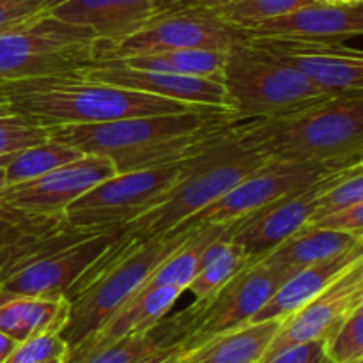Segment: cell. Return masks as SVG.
<instances>
[{"label":"cell","instance_id":"cell-27","mask_svg":"<svg viewBox=\"0 0 363 363\" xmlns=\"http://www.w3.org/2000/svg\"><path fill=\"white\" fill-rule=\"evenodd\" d=\"M227 52L229 50L181 48L152 53V55H138L123 60H112V62L126 64V66L131 67H142V69L167 71V73L186 74V77L218 78V80H222Z\"/></svg>","mask_w":363,"mask_h":363},{"label":"cell","instance_id":"cell-37","mask_svg":"<svg viewBox=\"0 0 363 363\" xmlns=\"http://www.w3.org/2000/svg\"><path fill=\"white\" fill-rule=\"evenodd\" d=\"M323 354H325V342L323 340H311V342L286 347L264 363H308L323 357Z\"/></svg>","mask_w":363,"mask_h":363},{"label":"cell","instance_id":"cell-33","mask_svg":"<svg viewBox=\"0 0 363 363\" xmlns=\"http://www.w3.org/2000/svg\"><path fill=\"white\" fill-rule=\"evenodd\" d=\"M69 346L60 332H46L18 342L6 363H46L66 360Z\"/></svg>","mask_w":363,"mask_h":363},{"label":"cell","instance_id":"cell-41","mask_svg":"<svg viewBox=\"0 0 363 363\" xmlns=\"http://www.w3.org/2000/svg\"><path fill=\"white\" fill-rule=\"evenodd\" d=\"M66 2H69V0H46V13L52 9H55V7L62 6V4H66Z\"/></svg>","mask_w":363,"mask_h":363},{"label":"cell","instance_id":"cell-3","mask_svg":"<svg viewBox=\"0 0 363 363\" xmlns=\"http://www.w3.org/2000/svg\"><path fill=\"white\" fill-rule=\"evenodd\" d=\"M9 110L46 128L99 124L160 113L211 110L184 105L133 89L85 78L82 73L53 74L0 85ZM223 112V110H222Z\"/></svg>","mask_w":363,"mask_h":363},{"label":"cell","instance_id":"cell-38","mask_svg":"<svg viewBox=\"0 0 363 363\" xmlns=\"http://www.w3.org/2000/svg\"><path fill=\"white\" fill-rule=\"evenodd\" d=\"M16 340L11 339L9 335H6L4 332H0V363H6L7 358L11 357V353L16 347Z\"/></svg>","mask_w":363,"mask_h":363},{"label":"cell","instance_id":"cell-35","mask_svg":"<svg viewBox=\"0 0 363 363\" xmlns=\"http://www.w3.org/2000/svg\"><path fill=\"white\" fill-rule=\"evenodd\" d=\"M46 13V0H0V32L13 30Z\"/></svg>","mask_w":363,"mask_h":363},{"label":"cell","instance_id":"cell-25","mask_svg":"<svg viewBox=\"0 0 363 363\" xmlns=\"http://www.w3.org/2000/svg\"><path fill=\"white\" fill-rule=\"evenodd\" d=\"M360 243H363L362 236L305 225L259 261L298 272Z\"/></svg>","mask_w":363,"mask_h":363},{"label":"cell","instance_id":"cell-6","mask_svg":"<svg viewBox=\"0 0 363 363\" xmlns=\"http://www.w3.org/2000/svg\"><path fill=\"white\" fill-rule=\"evenodd\" d=\"M195 229L197 227L190 223H183L170 233L130 248H106L105 254L92 262L64 296L69 303V312L60 335L69 351L87 340L117 308L123 307Z\"/></svg>","mask_w":363,"mask_h":363},{"label":"cell","instance_id":"cell-15","mask_svg":"<svg viewBox=\"0 0 363 363\" xmlns=\"http://www.w3.org/2000/svg\"><path fill=\"white\" fill-rule=\"evenodd\" d=\"M113 174L116 167L110 160L82 155L66 165L50 170L45 176L7 184L0 191V202L30 215L59 216L85 191Z\"/></svg>","mask_w":363,"mask_h":363},{"label":"cell","instance_id":"cell-23","mask_svg":"<svg viewBox=\"0 0 363 363\" xmlns=\"http://www.w3.org/2000/svg\"><path fill=\"white\" fill-rule=\"evenodd\" d=\"M280 325L282 319L247 323L184 354V363H259Z\"/></svg>","mask_w":363,"mask_h":363},{"label":"cell","instance_id":"cell-36","mask_svg":"<svg viewBox=\"0 0 363 363\" xmlns=\"http://www.w3.org/2000/svg\"><path fill=\"white\" fill-rule=\"evenodd\" d=\"M307 225L363 238V202L311 220Z\"/></svg>","mask_w":363,"mask_h":363},{"label":"cell","instance_id":"cell-17","mask_svg":"<svg viewBox=\"0 0 363 363\" xmlns=\"http://www.w3.org/2000/svg\"><path fill=\"white\" fill-rule=\"evenodd\" d=\"M82 74L89 80L147 92L199 108L223 110L230 113L225 87L218 78L186 77V74L167 73V71L142 69L121 62H96L94 66L82 71Z\"/></svg>","mask_w":363,"mask_h":363},{"label":"cell","instance_id":"cell-46","mask_svg":"<svg viewBox=\"0 0 363 363\" xmlns=\"http://www.w3.org/2000/svg\"><path fill=\"white\" fill-rule=\"evenodd\" d=\"M308 363H332V362H330V360H328V358H326V357H325V354H323V357L315 358V360H314V362H308Z\"/></svg>","mask_w":363,"mask_h":363},{"label":"cell","instance_id":"cell-43","mask_svg":"<svg viewBox=\"0 0 363 363\" xmlns=\"http://www.w3.org/2000/svg\"><path fill=\"white\" fill-rule=\"evenodd\" d=\"M9 112H11L9 106H7V103L4 101V98L0 96V116H2V113H9Z\"/></svg>","mask_w":363,"mask_h":363},{"label":"cell","instance_id":"cell-31","mask_svg":"<svg viewBox=\"0 0 363 363\" xmlns=\"http://www.w3.org/2000/svg\"><path fill=\"white\" fill-rule=\"evenodd\" d=\"M360 202H363V163H357V165L342 170L333 179V183L323 191L318 206H315L314 216L311 220L328 215V213L337 211V209L360 204Z\"/></svg>","mask_w":363,"mask_h":363},{"label":"cell","instance_id":"cell-21","mask_svg":"<svg viewBox=\"0 0 363 363\" xmlns=\"http://www.w3.org/2000/svg\"><path fill=\"white\" fill-rule=\"evenodd\" d=\"M160 9L158 0H69L48 13L89 28L98 39H117L133 32Z\"/></svg>","mask_w":363,"mask_h":363},{"label":"cell","instance_id":"cell-11","mask_svg":"<svg viewBox=\"0 0 363 363\" xmlns=\"http://www.w3.org/2000/svg\"><path fill=\"white\" fill-rule=\"evenodd\" d=\"M183 162L116 172L78 197L64 211V220L82 230L121 229L144 213L176 181Z\"/></svg>","mask_w":363,"mask_h":363},{"label":"cell","instance_id":"cell-10","mask_svg":"<svg viewBox=\"0 0 363 363\" xmlns=\"http://www.w3.org/2000/svg\"><path fill=\"white\" fill-rule=\"evenodd\" d=\"M241 34L199 6L162 7L155 16L117 39H96V62L130 59L138 55L170 52L181 48L229 50Z\"/></svg>","mask_w":363,"mask_h":363},{"label":"cell","instance_id":"cell-18","mask_svg":"<svg viewBox=\"0 0 363 363\" xmlns=\"http://www.w3.org/2000/svg\"><path fill=\"white\" fill-rule=\"evenodd\" d=\"M241 39L339 41L363 34V7L312 2L240 32Z\"/></svg>","mask_w":363,"mask_h":363},{"label":"cell","instance_id":"cell-45","mask_svg":"<svg viewBox=\"0 0 363 363\" xmlns=\"http://www.w3.org/2000/svg\"><path fill=\"white\" fill-rule=\"evenodd\" d=\"M160 7H167V6H172V4H177L179 0H158Z\"/></svg>","mask_w":363,"mask_h":363},{"label":"cell","instance_id":"cell-2","mask_svg":"<svg viewBox=\"0 0 363 363\" xmlns=\"http://www.w3.org/2000/svg\"><path fill=\"white\" fill-rule=\"evenodd\" d=\"M238 138L277 160L325 163L363 162V92L321 101L264 119L234 124Z\"/></svg>","mask_w":363,"mask_h":363},{"label":"cell","instance_id":"cell-40","mask_svg":"<svg viewBox=\"0 0 363 363\" xmlns=\"http://www.w3.org/2000/svg\"><path fill=\"white\" fill-rule=\"evenodd\" d=\"M216 2V0H179L177 4H186V6H204V4ZM177 4H172V6H177Z\"/></svg>","mask_w":363,"mask_h":363},{"label":"cell","instance_id":"cell-9","mask_svg":"<svg viewBox=\"0 0 363 363\" xmlns=\"http://www.w3.org/2000/svg\"><path fill=\"white\" fill-rule=\"evenodd\" d=\"M293 269L254 261L223 284L215 294L177 314L184 332L183 351L188 354L208 340L252 321Z\"/></svg>","mask_w":363,"mask_h":363},{"label":"cell","instance_id":"cell-5","mask_svg":"<svg viewBox=\"0 0 363 363\" xmlns=\"http://www.w3.org/2000/svg\"><path fill=\"white\" fill-rule=\"evenodd\" d=\"M119 229L82 230L64 220L25 234L0 248V298H64L67 289L98 261Z\"/></svg>","mask_w":363,"mask_h":363},{"label":"cell","instance_id":"cell-12","mask_svg":"<svg viewBox=\"0 0 363 363\" xmlns=\"http://www.w3.org/2000/svg\"><path fill=\"white\" fill-rule=\"evenodd\" d=\"M363 163V162H362ZM357 165V163H353ZM347 163L291 162L269 158L252 170L225 195L209 204L184 223L194 227L223 225L245 218L250 213L272 204L277 199L301 190L328 174L346 169Z\"/></svg>","mask_w":363,"mask_h":363},{"label":"cell","instance_id":"cell-32","mask_svg":"<svg viewBox=\"0 0 363 363\" xmlns=\"http://www.w3.org/2000/svg\"><path fill=\"white\" fill-rule=\"evenodd\" d=\"M50 130L18 113L0 116V158L48 140Z\"/></svg>","mask_w":363,"mask_h":363},{"label":"cell","instance_id":"cell-42","mask_svg":"<svg viewBox=\"0 0 363 363\" xmlns=\"http://www.w3.org/2000/svg\"><path fill=\"white\" fill-rule=\"evenodd\" d=\"M6 169H4V156L0 158V191L6 188Z\"/></svg>","mask_w":363,"mask_h":363},{"label":"cell","instance_id":"cell-26","mask_svg":"<svg viewBox=\"0 0 363 363\" xmlns=\"http://www.w3.org/2000/svg\"><path fill=\"white\" fill-rule=\"evenodd\" d=\"M230 229L215 238L202 254L199 269L186 289L194 294L195 301H202L215 294L223 284L229 282L236 273H240L245 266L252 262L245 255V252L230 241Z\"/></svg>","mask_w":363,"mask_h":363},{"label":"cell","instance_id":"cell-13","mask_svg":"<svg viewBox=\"0 0 363 363\" xmlns=\"http://www.w3.org/2000/svg\"><path fill=\"white\" fill-rule=\"evenodd\" d=\"M300 71L330 96L363 92V55L339 41L245 39Z\"/></svg>","mask_w":363,"mask_h":363},{"label":"cell","instance_id":"cell-22","mask_svg":"<svg viewBox=\"0 0 363 363\" xmlns=\"http://www.w3.org/2000/svg\"><path fill=\"white\" fill-rule=\"evenodd\" d=\"M69 303L66 298L4 296L0 298V332L16 342L46 332H62Z\"/></svg>","mask_w":363,"mask_h":363},{"label":"cell","instance_id":"cell-16","mask_svg":"<svg viewBox=\"0 0 363 363\" xmlns=\"http://www.w3.org/2000/svg\"><path fill=\"white\" fill-rule=\"evenodd\" d=\"M360 305H363V261L354 262L323 293L282 319L279 332L259 363L296 344L311 340L326 342L342 319Z\"/></svg>","mask_w":363,"mask_h":363},{"label":"cell","instance_id":"cell-14","mask_svg":"<svg viewBox=\"0 0 363 363\" xmlns=\"http://www.w3.org/2000/svg\"><path fill=\"white\" fill-rule=\"evenodd\" d=\"M346 169L328 174L315 183L293 191V194L284 195L272 204L234 222L229 233L230 241L238 245L252 262L264 257L282 241H286L296 230L307 225L308 220L314 216L315 206H318L323 191Z\"/></svg>","mask_w":363,"mask_h":363},{"label":"cell","instance_id":"cell-29","mask_svg":"<svg viewBox=\"0 0 363 363\" xmlns=\"http://www.w3.org/2000/svg\"><path fill=\"white\" fill-rule=\"evenodd\" d=\"M312 2L318 0H216L199 7L211 13L227 27L241 32Z\"/></svg>","mask_w":363,"mask_h":363},{"label":"cell","instance_id":"cell-4","mask_svg":"<svg viewBox=\"0 0 363 363\" xmlns=\"http://www.w3.org/2000/svg\"><path fill=\"white\" fill-rule=\"evenodd\" d=\"M266 160L268 156L245 145L233 126L197 155L184 160L176 181L144 213L121 227L110 247L123 250L183 225Z\"/></svg>","mask_w":363,"mask_h":363},{"label":"cell","instance_id":"cell-28","mask_svg":"<svg viewBox=\"0 0 363 363\" xmlns=\"http://www.w3.org/2000/svg\"><path fill=\"white\" fill-rule=\"evenodd\" d=\"M80 151L50 137L48 140L41 142V144L30 145V147L21 149L14 155L6 156V162H4L6 183L16 184L35 179V177L45 176L46 172L57 169V167L66 165V163L80 158Z\"/></svg>","mask_w":363,"mask_h":363},{"label":"cell","instance_id":"cell-34","mask_svg":"<svg viewBox=\"0 0 363 363\" xmlns=\"http://www.w3.org/2000/svg\"><path fill=\"white\" fill-rule=\"evenodd\" d=\"M59 216L30 215V213L20 211L13 206L0 202V248L14 243L16 240L23 238L25 234L32 233V230L48 225L50 222H53Z\"/></svg>","mask_w":363,"mask_h":363},{"label":"cell","instance_id":"cell-19","mask_svg":"<svg viewBox=\"0 0 363 363\" xmlns=\"http://www.w3.org/2000/svg\"><path fill=\"white\" fill-rule=\"evenodd\" d=\"M183 293V287L165 286L135 294L123 307L117 308L87 340L69 351L64 363H82L91 354L105 350L124 337L151 332L162 319H165Z\"/></svg>","mask_w":363,"mask_h":363},{"label":"cell","instance_id":"cell-39","mask_svg":"<svg viewBox=\"0 0 363 363\" xmlns=\"http://www.w3.org/2000/svg\"><path fill=\"white\" fill-rule=\"evenodd\" d=\"M318 2H325V4H342V6H357V4H362L363 0H318Z\"/></svg>","mask_w":363,"mask_h":363},{"label":"cell","instance_id":"cell-8","mask_svg":"<svg viewBox=\"0 0 363 363\" xmlns=\"http://www.w3.org/2000/svg\"><path fill=\"white\" fill-rule=\"evenodd\" d=\"M96 34L45 13L0 32V85L53 74L82 73L94 66Z\"/></svg>","mask_w":363,"mask_h":363},{"label":"cell","instance_id":"cell-7","mask_svg":"<svg viewBox=\"0 0 363 363\" xmlns=\"http://www.w3.org/2000/svg\"><path fill=\"white\" fill-rule=\"evenodd\" d=\"M222 84L234 124L279 116L330 98L300 71L245 39L227 52Z\"/></svg>","mask_w":363,"mask_h":363},{"label":"cell","instance_id":"cell-24","mask_svg":"<svg viewBox=\"0 0 363 363\" xmlns=\"http://www.w3.org/2000/svg\"><path fill=\"white\" fill-rule=\"evenodd\" d=\"M184 333L177 318L162 319L151 332L124 337L82 363H162L183 354Z\"/></svg>","mask_w":363,"mask_h":363},{"label":"cell","instance_id":"cell-47","mask_svg":"<svg viewBox=\"0 0 363 363\" xmlns=\"http://www.w3.org/2000/svg\"><path fill=\"white\" fill-rule=\"evenodd\" d=\"M46 363H64V360H55V362H46Z\"/></svg>","mask_w":363,"mask_h":363},{"label":"cell","instance_id":"cell-20","mask_svg":"<svg viewBox=\"0 0 363 363\" xmlns=\"http://www.w3.org/2000/svg\"><path fill=\"white\" fill-rule=\"evenodd\" d=\"M363 261V243L353 248L332 255L328 259L298 269L287 280L280 284L273 296L262 305L261 311L252 318L250 323L268 321V319H286L307 301L318 296L330 284L335 282L354 262Z\"/></svg>","mask_w":363,"mask_h":363},{"label":"cell","instance_id":"cell-30","mask_svg":"<svg viewBox=\"0 0 363 363\" xmlns=\"http://www.w3.org/2000/svg\"><path fill=\"white\" fill-rule=\"evenodd\" d=\"M325 357L332 363H351L363 358V305L350 312L326 339Z\"/></svg>","mask_w":363,"mask_h":363},{"label":"cell","instance_id":"cell-44","mask_svg":"<svg viewBox=\"0 0 363 363\" xmlns=\"http://www.w3.org/2000/svg\"><path fill=\"white\" fill-rule=\"evenodd\" d=\"M162 363H184V357H183V354H177V357L169 358V360H165Z\"/></svg>","mask_w":363,"mask_h":363},{"label":"cell","instance_id":"cell-1","mask_svg":"<svg viewBox=\"0 0 363 363\" xmlns=\"http://www.w3.org/2000/svg\"><path fill=\"white\" fill-rule=\"evenodd\" d=\"M233 126L222 110H190L48 130L50 137L82 155L103 156L116 172H130L190 158Z\"/></svg>","mask_w":363,"mask_h":363}]
</instances>
